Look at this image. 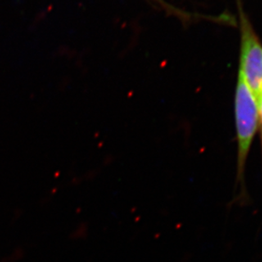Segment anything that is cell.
Wrapping results in <instances>:
<instances>
[{"mask_svg": "<svg viewBox=\"0 0 262 262\" xmlns=\"http://www.w3.org/2000/svg\"><path fill=\"white\" fill-rule=\"evenodd\" d=\"M234 119L237 142V182L244 193L246 164L259 129V114L257 98L240 74L235 90Z\"/></svg>", "mask_w": 262, "mask_h": 262, "instance_id": "1", "label": "cell"}, {"mask_svg": "<svg viewBox=\"0 0 262 262\" xmlns=\"http://www.w3.org/2000/svg\"><path fill=\"white\" fill-rule=\"evenodd\" d=\"M239 72L256 98L262 95V43L250 20L239 9Z\"/></svg>", "mask_w": 262, "mask_h": 262, "instance_id": "2", "label": "cell"}, {"mask_svg": "<svg viewBox=\"0 0 262 262\" xmlns=\"http://www.w3.org/2000/svg\"><path fill=\"white\" fill-rule=\"evenodd\" d=\"M258 114H259V130H260L262 147V95L258 98Z\"/></svg>", "mask_w": 262, "mask_h": 262, "instance_id": "3", "label": "cell"}]
</instances>
